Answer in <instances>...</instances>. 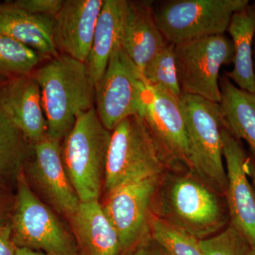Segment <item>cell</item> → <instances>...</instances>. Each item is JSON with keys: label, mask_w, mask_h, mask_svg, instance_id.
Segmentation results:
<instances>
[{"label": "cell", "mask_w": 255, "mask_h": 255, "mask_svg": "<svg viewBox=\"0 0 255 255\" xmlns=\"http://www.w3.org/2000/svg\"><path fill=\"white\" fill-rule=\"evenodd\" d=\"M151 214L199 241L230 225L225 196L189 169H167L161 174Z\"/></svg>", "instance_id": "cell-1"}, {"label": "cell", "mask_w": 255, "mask_h": 255, "mask_svg": "<svg viewBox=\"0 0 255 255\" xmlns=\"http://www.w3.org/2000/svg\"><path fill=\"white\" fill-rule=\"evenodd\" d=\"M32 75L41 90L47 137L62 142L79 117L94 107L95 90L86 64L60 54Z\"/></svg>", "instance_id": "cell-2"}, {"label": "cell", "mask_w": 255, "mask_h": 255, "mask_svg": "<svg viewBox=\"0 0 255 255\" xmlns=\"http://www.w3.org/2000/svg\"><path fill=\"white\" fill-rule=\"evenodd\" d=\"M111 134L93 107L79 117L62 140L64 167L81 203L100 201Z\"/></svg>", "instance_id": "cell-3"}, {"label": "cell", "mask_w": 255, "mask_h": 255, "mask_svg": "<svg viewBox=\"0 0 255 255\" xmlns=\"http://www.w3.org/2000/svg\"><path fill=\"white\" fill-rule=\"evenodd\" d=\"M191 155V171L225 196L227 176L222 131L224 121L219 103L182 93L179 100Z\"/></svg>", "instance_id": "cell-4"}, {"label": "cell", "mask_w": 255, "mask_h": 255, "mask_svg": "<svg viewBox=\"0 0 255 255\" xmlns=\"http://www.w3.org/2000/svg\"><path fill=\"white\" fill-rule=\"evenodd\" d=\"M11 224L17 248L48 255H82L73 233L33 192L23 171L16 179Z\"/></svg>", "instance_id": "cell-5"}, {"label": "cell", "mask_w": 255, "mask_h": 255, "mask_svg": "<svg viewBox=\"0 0 255 255\" xmlns=\"http://www.w3.org/2000/svg\"><path fill=\"white\" fill-rule=\"evenodd\" d=\"M167 169L140 117H129L114 128L106 162V194L130 181L162 174Z\"/></svg>", "instance_id": "cell-6"}, {"label": "cell", "mask_w": 255, "mask_h": 255, "mask_svg": "<svg viewBox=\"0 0 255 255\" xmlns=\"http://www.w3.org/2000/svg\"><path fill=\"white\" fill-rule=\"evenodd\" d=\"M249 0H173L154 9L155 21L172 44L225 34L231 18Z\"/></svg>", "instance_id": "cell-7"}, {"label": "cell", "mask_w": 255, "mask_h": 255, "mask_svg": "<svg viewBox=\"0 0 255 255\" xmlns=\"http://www.w3.org/2000/svg\"><path fill=\"white\" fill-rule=\"evenodd\" d=\"M174 53L182 93L220 103L219 73L233 63L232 40L225 34L204 37L176 45Z\"/></svg>", "instance_id": "cell-8"}, {"label": "cell", "mask_w": 255, "mask_h": 255, "mask_svg": "<svg viewBox=\"0 0 255 255\" xmlns=\"http://www.w3.org/2000/svg\"><path fill=\"white\" fill-rule=\"evenodd\" d=\"M145 88L142 73L118 47L94 88V108L107 130L112 132L122 121L140 115Z\"/></svg>", "instance_id": "cell-9"}, {"label": "cell", "mask_w": 255, "mask_h": 255, "mask_svg": "<svg viewBox=\"0 0 255 255\" xmlns=\"http://www.w3.org/2000/svg\"><path fill=\"white\" fill-rule=\"evenodd\" d=\"M138 117L168 169L191 170L189 139L179 100L146 83Z\"/></svg>", "instance_id": "cell-10"}, {"label": "cell", "mask_w": 255, "mask_h": 255, "mask_svg": "<svg viewBox=\"0 0 255 255\" xmlns=\"http://www.w3.org/2000/svg\"><path fill=\"white\" fill-rule=\"evenodd\" d=\"M160 177L130 181L107 194L102 208L118 234L123 252L150 236L151 206Z\"/></svg>", "instance_id": "cell-11"}, {"label": "cell", "mask_w": 255, "mask_h": 255, "mask_svg": "<svg viewBox=\"0 0 255 255\" xmlns=\"http://www.w3.org/2000/svg\"><path fill=\"white\" fill-rule=\"evenodd\" d=\"M222 139L227 176L225 197L230 225L246 238L255 251V189L245 169L249 154L243 141L233 136L225 126Z\"/></svg>", "instance_id": "cell-12"}, {"label": "cell", "mask_w": 255, "mask_h": 255, "mask_svg": "<svg viewBox=\"0 0 255 255\" xmlns=\"http://www.w3.org/2000/svg\"><path fill=\"white\" fill-rule=\"evenodd\" d=\"M28 173L50 205L69 219L80 204L64 167L61 142L46 137L33 144Z\"/></svg>", "instance_id": "cell-13"}, {"label": "cell", "mask_w": 255, "mask_h": 255, "mask_svg": "<svg viewBox=\"0 0 255 255\" xmlns=\"http://www.w3.org/2000/svg\"><path fill=\"white\" fill-rule=\"evenodd\" d=\"M105 0H65L53 18L58 52L86 63Z\"/></svg>", "instance_id": "cell-14"}, {"label": "cell", "mask_w": 255, "mask_h": 255, "mask_svg": "<svg viewBox=\"0 0 255 255\" xmlns=\"http://www.w3.org/2000/svg\"><path fill=\"white\" fill-rule=\"evenodd\" d=\"M0 110L32 144L47 137L41 90L32 74L8 79L0 85Z\"/></svg>", "instance_id": "cell-15"}, {"label": "cell", "mask_w": 255, "mask_h": 255, "mask_svg": "<svg viewBox=\"0 0 255 255\" xmlns=\"http://www.w3.org/2000/svg\"><path fill=\"white\" fill-rule=\"evenodd\" d=\"M167 43L156 23L153 1H127L122 47L140 73Z\"/></svg>", "instance_id": "cell-16"}, {"label": "cell", "mask_w": 255, "mask_h": 255, "mask_svg": "<svg viewBox=\"0 0 255 255\" xmlns=\"http://www.w3.org/2000/svg\"><path fill=\"white\" fill-rule=\"evenodd\" d=\"M69 220L82 255H120L123 253L118 234L100 201L80 203Z\"/></svg>", "instance_id": "cell-17"}, {"label": "cell", "mask_w": 255, "mask_h": 255, "mask_svg": "<svg viewBox=\"0 0 255 255\" xmlns=\"http://www.w3.org/2000/svg\"><path fill=\"white\" fill-rule=\"evenodd\" d=\"M54 20L36 16L18 7L14 1L0 2V35L26 45L41 55H59L53 39Z\"/></svg>", "instance_id": "cell-18"}, {"label": "cell", "mask_w": 255, "mask_h": 255, "mask_svg": "<svg viewBox=\"0 0 255 255\" xmlns=\"http://www.w3.org/2000/svg\"><path fill=\"white\" fill-rule=\"evenodd\" d=\"M127 0H105L86 63L94 88L103 76L114 50L122 46Z\"/></svg>", "instance_id": "cell-19"}, {"label": "cell", "mask_w": 255, "mask_h": 255, "mask_svg": "<svg viewBox=\"0 0 255 255\" xmlns=\"http://www.w3.org/2000/svg\"><path fill=\"white\" fill-rule=\"evenodd\" d=\"M231 36L235 57L233 68L224 75L238 88L255 95L253 45L255 38V1L233 14L227 31Z\"/></svg>", "instance_id": "cell-20"}, {"label": "cell", "mask_w": 255, "mask_h": 255, "mask_svg": "<svg viewBox=\"0 0 255 255\" xmlns=\"http://www.w3.org/2000/svg\"><path fill=\"white\" fill-rule=\"evenodd\" d=\"M221 106L225 127L244 140L255 157V95L238 88L226 76L220 79Z\"/></svg>", "instance_id": "cell-21"}, {"label": "cell", "mask_w": 255, "mask_h": 255, "mask_svg": "<svg viewBox=\"0 0 255 255\" xmlns=\"http://www.w3.org/2000/svg\"><path fill=\"white\" fill-rule=\"evenodd\" d=\"M31 143L19 128L0 110V182L17 179L31 156Z\"/></svg>", "instance_id": "cell-22"}, {"label": "cell", "mask_w": 255, "mask_h": 255, "mask_svg": "<svg viewBox=\"0 0 255 255\" xmlns=\"http://www.w3.org/2000/svg\"><path fill=\"white\" fill-rule=\"evenodd\" d=\"M42 55L21 42L0 35V78L30 75L36 70Z\"/></svg>", "instance_id": "cell-23"}, {"label": "cell", "mask_w": 255, "mask_h": 255, "mask_svg": "<svg viewBox=\"0 0 255 255\" xmlns=\"http://www.w3.org/2000/svg\"><path fill=\"white\" fill-rule=\"evenodd\" d=\"M174 46L167 43L147 64L142 75L150 86L157 87L180 100L182 92L178 78Z\"/></svg>", "instance_id": "cell-24"}, {"label": "cell", "mask_w": 255, "mask_h": 255, "mask_svg": "<svg viewBox=\"0 0 255 255\" xmlns=\"http://www.w3.org/2000/svg\"><path fill=\"white\" fill-rule=\"evenodd\" d=\"M150 236L170 255H204L199 240L151 214Z\"/></svg>", "instance_id": "cell-25"}, {"label": "cell", "mask_w": 255, "mask_h": 255, "mask_svg": "<svg viewBox=\"0 0 255 255\" xmlns=\"http://www.w3.org/2000/svg\"><path fill=\"white\" fill-rule=\"evenodd\" d=\"M199 243L204 255H251L253 251L246 238L231 225Z\"/></svg>", "instance_id": "cell-26"}, {"label": "cell", "mask_w": 255, "mask_h": 255, "mask_svg": "<svg viewBox=\"0 0 255 255\" xmlns=\"http://www.w3.org/2000/svg\"><path fill=\"white\" fill-rule=\"evenodd\" d=\"M18 7L36 16L54 18L63 6L64 0H16Z\"/></svg>", "instance_id": "cell-27"}, {"label": "cell", "mask_w": 255, "mask_h": 255, "mask_svg": "<svg viewBox=\"0 0 255 255\" xmlns=\"http://www.w3.org/2000/svg\"><path fill=\"white\" fill-rule=\"evenodd\" d=\"M11 223L0 222V255H16Z\"/></svg>", "instance_id": "cell-28"}, {"label": "cell", "mask_w": 255, "mask_h": 255, "mask_svg": "<svg viewBox=\"0 0 255 255\" xmlns=\"http://www.w3.org/2000/svg\"><path fill=\"white\" fill-rule=\"evenodd\" d=\"M149 255H170L162 246L151 238L149 236L146 240Z\"/></svg>", "instance_id": "cell-29"}, {"label": "cell", "mask_w": 255, "mask_h": 255, "mask_svg": "<svg viewBox=\"0 0 255 255\" xmlns=\"http://www.w3.org/2000/svg\"><path fill=\"white\" fill-rule=\"evenodd\" d=\"M245 169L255 189V157L250 154L245 163Z\"/></svg>", "instance_id": "cell-30"}, {"label": "cell", "mask_w": 255, "mask_h": 255, "mask_svg": "<svg viewBox=\"0 0 255 255\" xmlns=\"http://www.w3.org/2000/svg\"><path fill=\"white\" fill-rule=\"evenodd\" d=\"M147 238H145L141 243H139L136 247H135V251L132 253V255H149L147 244H146Z\"/></svg>", "instance_id": "cell-31"}, {"label": "cell", "mask_w": 255, "mask_h": 255, "mask_svg": "<svg viewBox=\"0 0 255 255\" xmlns=\"http://www.w3.org/2000/svg\"><path fill=\"white\" fill-rule=\"evenodd\" d=\"M16 255H48L42 252L33 251L25 248H17Z\"/></svg>", "instance_id": "cell-32"}, {"label": "cell", "mask_w": 255, "mask_h": 255, "mask_svg": "<svg viewBox=\"0 0 255 255\" xmlns=\"http://www.w3.org/2000/svg\"><path fill=\"white\" fill-rule=\"evenodd\" d=\"M4 209L3 207L2 204H1V201H0V222L3 221V219H4Z\"/></svg>", "instance_id": "cell-33"}, {"label": "cell", "mask_w": 255, "mask_h": 255, "mask_svg": "<svg viewBox=\"0 0 255 255\" xmlns=\"http://www.w3.org/2000/svg\"><path fill=\"white\" fill-rule=\"evenodd\" d=\"M253 66H254V73L255 78V38L254 45H253Z\"/></svg>", "instance_id": "cell-34"}, {"label": "cell", "mask_w": 255, "mask_h": 255, "mask_svg": "<svg viewBox=\"0 0 255 255\" xmlns=\"http://www.w3.org/2000/svg\"><path fill=\"white\" fill-rule=\"evenodd\" d=\"M6 79L0 78V85H1V84L3 83V82L6 81Z\"/></svg>", "instance_id": "cell-35"}, {"label": "cell", "mask_w": 255, "mask_h": 255, "mask_svg": "<svg viewBox=\"0 0 255 255\" xmlns=\"http://www.w3.org/2000/svg\"><path fill=\"white\" fill-rule=\"evenodd\" d=\"M251 255H255V251H252Z\"/></svg>", "instance_id": "cell-36"}]
</instances>
